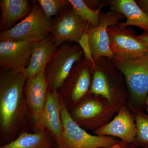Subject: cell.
<instances>
[{
  "instance_id": "1",
  "label": "cell",
  "mask_w": 148,
  "mask_h": 148,
  "mask_svg": "<svg viewBox=\"0 0 148 148\" xmlns=\"http://www.w3.org/2000/svg\"><path fill=\"white\" fill-rule=\"evenodd\" d=\"M27 77L23 72L1 69L0 74V131L2 145L8 144L21 133L34 130L25 99Z\"/></svg>"
},
{
  "instance_id": "2",
  "label": "cell",
  "mask_w": 148,
  "mask_h": 148,
  "mask_svg": "<svg viewBox=\"0 0 148 148\" xmlns=\"http://www.w3.org/2000/svg\"><path fill=\"white\" fill-rule=\"evenodd\" d=\"M52 18H48L36 1L31 12L21 22L0 33V41L10 40L34 43L50 35Z\"/></svg>"
},
{
  "instance_id": "3",
  "label": "cell",
  "mask_w": 148,
  "mask_h": 148,
  "mask_svg": "<svg viewBox=\"0 0 148 148\" xmlns=\"http://www.w3.org/2000/svg\"><path fill=\"white\" fill-rule=\"evenodd\" d=\"M61 102L63 131L56 148H110L117 144L110 137L88 134L72 118L66 105Z\"/></svg>"
},
{
  "instance_id": "4",
  "label": "cell",
  "mask_w": 148,
  "mask_h": 148,
  "mask_svg": "<svg viewBox=\"0 0 148 148\" xmlns=\"http://www.w3.org/2000/svg\"><path fill=\"white\" fill-rule=\"evenodd\" d=\"M83 53L76 45L64 44L56 48L44 71L49 89L59 90L75 64L82 59Z\"/></svg>"
},
{
  "instance_id": "5",
  "label": "cell",
  "mask_w": 148,
  "mask_h": 148,
  "mask_svg": "<svg viewBox=\"0 0 148 148\" xmlns=\"http://www.w3.org/2000/svg\"><path fill=\"white\" fill-rule=\"evenodd\" d=\"M92 69L93 67L90 62L85 58H82L75 64L58 90L61 101L69 111L78 104L89 91Z\"/></svg>"
},
{
  "instance_id": "6",
  "label": "cell",
  "mask_w": 148,
  "mask_h": 148,
  "mask_svg": "<svg viewBox=\"0 0 148 148\" xmlns=\"http://www.w3.org/2000/svg\"><path fill=\"white\" fill-rule=\"evenodd\" d=\"M124 75L130 90L135 99L143 102L148 93V51L132 59H113Z\"/></svg>"
},
{
  "instance_id": "7",
  "label": "cell",
  "mask_w": 148,
  "mask_h": 148,
  "mask_svg": "<svg viewBox=\"0 0 148 148\" xmlns=\"http://www.w3.org/2000/svg\"><path fill=\"white\" fill-rule=\"evenodd\" d=\"M90 24L79 16L72 7L52 20L50 36L56 47L67 41L77 42L87 33Z\"/></svg>"
},
{
  "instance_id": "8",
  "label": "cell",
  "mask_w": 148,
  "mask_h": 148,
  "mask_svg": "<svg viewBox=\"0 0 148 148\" xmlns=\"http://www.w3.org/2000/svg\"><path fill=\"white\" fill-rule=\"evenodd\" d=\"M118 23L108 29L110 48L114 57L121 59H134L147 52V45L131 31L120 27Z\"/></svg>"
},
{
  "instance_id": "9",
  "label": "cell",
  "mask_w": 148,
  "mask_h": 148,
  "mask_svg": "<svg viewBox=\"0 0 148 148\" xmlns=\"http://www.w3.org/2000/svg\"><path fill=\"white\" fill-rule=\"evenodd\" d=\"M48 87L44 71L26 80L24 88L25 99L32 117L34 132L45 131L42 117Z\"/></svg>"
},
{
  "instance_id": "10",
  "label": "cell",
  "mask_w": 148,
  "mask_h": 148,
  "mask_svg": "<svg viewBox=\"0 0 148 148\" xmlns=\"http://www.w3.org/2000/svg\"><path fill=\"white\" fill-rule=\"evenodd\" d=\"M125 16L111 10L101 12L100 24L98 27L89 25L87 34L93 58L97 64L103 57L113 59L114 55L111 51L108 29L110 26L119 23Z\"/></svg>"
},
{
  "instance_id": "11",
  "label": "cell",
  "mask_w": 148,
  "mask_h": 148,
  "mask_svg": "<svg viewBox=\"0 0 148 148\" xmlns=\"http://www.w3.org/2000/svg\"><path fill=\"white\" fill-rule=\"evenodd\" d=\"M33 43L6 40L0 42V66L12 73L24 71L29 65Z\"/></svg>"
},
{
  "instance_id": "12",
  "label": "cell",
  "mask_w": 148,
  "mask_h": 148,
  "mask_svg": "<svg viewBox=\"0 0 148 148\" xmlns=\"http://www.w3.org/2000/svg\"><path fill=\"white\" fill-rule=\"evenodd\" d=\"M61 108V100L58 91L48 87L46 102L43 114V125L45 130L53 137L55 144L60 140L63 133Z\"/></svg>"
},
{
  "instance_id": "13",
  "label": "cell",
  "mask_w": 148,
  "mask_h": 148,
  "mask_svg": "<svg viewBox=\"0 0 148 148\" xmlns=\"http://www.w3.org/2000/svg\"><path fill=\"white\" fill-rule=\"evenodd\" d=\"M56 48L50 35L44 39L33 43L29 65L23 72L27 79L45 71L46 66Z\"/></svg>"
},
{
  "instance_id": "14",
  "label": "cell",
  "mask_w": 148,
  "mask_h": 148,
  "mask_svg": "<svg viewBox=\"0 0 148 148\" xmlns=\"http://www.w3.org/2000/svg\"><path fill=\"white\" fill-rule=\"evenodd\" d=\"M94 133L99 136H115L130 143L137 134V129L129 113L122 109L112 121L95 130Z\"/></svg>"
},
{
  "instance_id": "15",
  "label": "cell",
  "mask_w": 148,
  "mask_h": 148,
  "mask_svg": "<svg viewBox=\"0 0 148 148\" xmlns=\"http://www.w3.org/2000/svg\"><path fill=\"white\" fill-rule=\"evenodd\" d=\"M111 10L122 14L127 19L119 23L120 27L136 26L148 32V16L134 0H113L109 2Z\"/></svg>"
},
{
  "instance_id": "16",
  "label": "cell",
  "mask_w": 148,
  "mask_h": 148,
  "mask_svg": "<svg viewBox=\"0 0 148 148\" xmlns=\"http://www.w3.org/2000/svg\"><path fill=\"white\" fill-rule=\"evenodd\" d=\"M0 6L2 11L1 32L13 27L18 19L29 14L32 10L27 0H1Z\"/></svg>"
},
{
  "instance_id": "17",
  "label": "cell",
  "mask_w": 148,
  "mask_h": 148,
  "mask_svg": "<svg viewBox=\"0 0 148 148\" xmlns=\"http://www.w3.org/2000/svg\"><path fill=\"white\" fill-rule=\"evenodd\" d=\"M55 143L53 137L47 131L24 132L15 140L0 148H51Z\"/></svg>"
},
{
  "instance_id": "18",
  "label": "cell",
  "mask_w": 148,
  "mask_h": 148,
  "mask_svg": "<svg viewBox=\"0 0 148 148\" xmlns=\"http://www.w3.org/2000/svg\"><path fill=\"white\" fill-rule=\"evenodd\" d=\"M103 108L99 102L94 99L88 98L77 104L73 109L72 118L77 123H86L98 116Z\"/></svg>"
},
{
  "instance_id": "19",
  "label": "cell",
  "mask_w": 148,
  "mask_h": 148,
  "mask_svg": "<svg viewBox=\"0 0 148 148\" xmlns=\"http://www.w3.org/2000/svg\"><path fill=\"white\" fill-rule=\"evenodd\" d=\"M73 8L77 14L85 21H87L93 27H98L100 24L101 10L104 5L102 4L96 10L89 8L84 1L83 0H69Z\"/></svg>"
},
{
  "instance_id": "20",
  "label": "cell",
  "mask_w": 148,
  "mask_h": 148,
  "mask_svg": "<svg viewBox=\"0 0 148 148\" xmlns=\"http://www.w3.org/2000/svg\"><path fill=\"white\" fill-rule=\"evenodd\" d=\"M94 69L95 71L90 85V93L101 95L110 101L112 99V92L106 75L101 70Z\"/></svg>"
},
{
  "instance_id": "21",
  "label": "cell",
  "mask_w": 148,
  "mask_h": 148,
  "mask_svg": "<svg viewBox=\"0 0 148 148\" xmlns=\"http://www.w3.org/2000/svg\"><path fill=\"white\" fill-rule=\"evenodd\" d=\"M37 1L47 17L50 18L58 16L72 6L69 0H38Z\"/></svg>"
},
{
  "instance_id": "22",
  "label": "cell",
  "mask_w": 148,
  "mask_h": 148,
  "mask_svg": "<svg viewBox=\"0 0 148 148\" xmlns=\"http://www.w3.org/2000/svg\"><path fill=\"white\" fill-rule=\"evenodd\" d=\"M137 137L141 143L148 145V117L138 115L136 118Z\"/></svg>"
},
{
  "instance_id": "23",
  "label": "cell",
  "mask_w": 148,
  "mask_h": 148,
  "mask_svg": "<svg viewBox=\"0 0 148 148\" xmlns=\"http://www.w3.org/2000/svg\"><path fill=\"white\" fill-rule=\"evenodd\" d=\"M77 42L80 46L84 55V58L90 62L93 69H95L97 66V64L92 56L87 32L83 35Z\"/></svg>"
},
{
  "instance_id": "24",
  "label": "cell",
  "mask_w": 148,
  "mask_h": 148,
  "mask_svg": "<svg viewBox=\"0 0 148 148\" xmlns=\"http://www.w3.org/2000/svg\"><path fill=\"white\" fill-rule=\"evenodd\" d=\"M136 2L143 12L148 16V0H138Z\"/></svg>"
},
{
  "instance_id": "25",
  "label": "cell",
  "mask_w": 148,
  "mask_h": 148,
  "mask_svg": "<svg viewBox=\"0 0 148 148\" xmlns=\"http://www.w3.org/2000/svg\"><path fill=\"white\" fill-rule=\"evenodd\" d=\"M137 37L148 46V32H145L142 34L137 36Z\"/></svg>"
},
{
  "instance_id": "26",
  "label": "cell",
  "mask_w": 148,
  "mask_h": 148,
  "mask_svg": "<svg viewBox=\"0 0 148 148\" xmlns=\"http://www.w3.org/2000/svg\"><path fill=\"white\" fill-rule=\"evenodd\" d=\"M110 148H122V147L120 145L117 144Z\"/></svg>"
},
{
  "instance_id": "27",
  "label": "cell",
  "mask_w": 148,
  "mask_h": 148,
  "mask_svg": "<svg viewBox=\"0 0 148 148\" xmlns=\"http://www.w3.org/2000/svg\"><path fill=\"white\" fill-rule=\"evenodd\" d=\"M146 104H147V111L148 112V95L147 97V100H146Z\"/></svg>"
}]
</instances>
